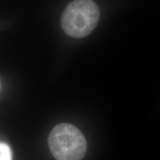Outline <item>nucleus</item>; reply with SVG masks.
<instances>
[{"label":"nucleus","mask_w":160,"mask_h":160,"mask_svg":"<svg viewBox=\"0 0 160 160\" xmlns=\"http://www.w3.org/2000/svg\"><path fill=\"white\" fill-rule=\"evenodd\" d=\"M0 160H12L11 148L4 142H0Z\"/></svg>","instance_id":"3"},{"label":"nucleus","mask_w":160,"mask_h":160,"mask_svg":"<svg viewBox=\"0 0 160 160\" xmlns=\"http://www.w3.org/2000/svg\"><path fill=\"white\" fill-rule=\"evenodd\" d=\"M100 11L92 0H74L66 7L61 19V25L67 35L82 38L89 35L97 27Z\"/></svg>","instance_id":"1"},{"label":"nucleus","mask_w":160,"mask_h":160,"mask_svg":"<svg viewBox=\"0 0 160 160\" xmlns=\"http://www.w3.org/2000/svg\"><path fill=\"white\" fill-rule=\"evenodd\" d=\"M48 145L57 160H81L87 151V142L82 132L67 123L59 124L52 130Z\"/></svg>","instance_id":"2"}]
</instances>
